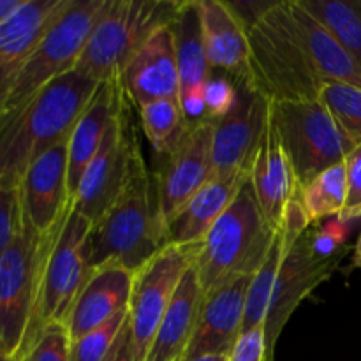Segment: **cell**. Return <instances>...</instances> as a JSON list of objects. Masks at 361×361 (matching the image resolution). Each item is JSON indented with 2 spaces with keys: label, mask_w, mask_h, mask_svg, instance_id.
I'll return each mask as SVG.
<instances>
[{
  "label": "cell",
  "mask_w": 361,
  "mask_h": 361,
  "mask_svg": "<svg viewBox=\"0 0 361 361\" xmlns=\"http://www.w3.org/2000/svg\"><path fill=\"white\" fill-rule=\"evenodd\" d=\"M99 85L71 71L42 88L0 129V190H16L35 159L69 140Z\"/></svg>",
  "instance_id": "6da1fadb"
},
{
  "label": "cell",
  "mask_w": 361,
  "mask_h": 361,
  "mask_svg": "<svg viewBox=\"0 0 361 361\" xmlns=\"http://www.w3.org/2000/svg\"><path fill=\"white\" fill-rule=\"evenodd\" d=\"M92 245L94 268L120 264L133 274L168 245L155 178L148 173L140 148L118 197L94 224Z\"/></svg>",
  "instance_id": "7a4b0ae2"
},
{
  "label": "cell",
  "mask_w": 361,
  "mask_h": 361,
  "mask_svg": "<svg viewBox=\"0 0 361 361\" xmlns=\"http://www.w3.org/2000/svg\"><path fill=\"white\" fill-rule=\"evenodd\" d=\"M277 231L257 204L250 176L228 210L196 243L194 270L204 293L236 277L259 271L270 254Z\"/></svg>",
  "instance_id": "3957f363"
},
{
  "label": "cell",
  "mask_w": 361,
  "mask_h": 361,
  "mask_svg": "<svg viewBox=\"0 0 361 361\" xmlns=\"http://www.w3.org/2000/svg\"><path fill=\"white\" fill-rule=\"evenodd\" d=\"M92 235L94 224L74 210L73 201L46 247L39 277L37 302L23 351L42 328L51 324L66 326L74 303L94 274Z\"/></svg>",
  "instance_id": "277c9868"
},
{
  "label": "cell",
  "mask_w": 361,
  "mask_h": 361,
  "mask_svg": "<svg viewBox=\"0 0 361 361\" xmlns=\"http://www.w3.org/2000/svg\"><path fill=\"white\" fill-rule=\"evenodd\" d=\"M182 2L108 0L74 71L104 83L118 80L134 53L162 27L171 25Z\"/></svg>",
  "instance_id": "5b68a950"
},
{
  "label": "cell",
  "mask_w": 361,
  "mask_h": 361,
  "mask_svg": "<svg viewBox=\"0 0 361 361\" xmlns=\"http://www.w3.org/2000/svg\"><path fill=\"white\" fill-rule=\"evenodd\" d=\"M106 6L108 0H71L18 74L0 113V129L42 88L74 71Z\"/></svg>",
  "instance_id": "8992f818"
},
{
  "label": "cell",
  "mask_w": 361,
  "mask_h": 361,
  "mask_svg": "<svg viewBox=\"0 0 361 361\" xmlns=\"http://www.w3.org/2000/svg\"><path fill=\"white\" fill-rule=\"evenodd\" d=\"M270 116L298 190L355 148L321 99L270 102Z\"/></svg>",
  "instance_id": "52a82bcc"
},
{
  "label": "cell",
  "mask_w": 361,
  "mask_h": 361,
  "mask_svg": "<svg viewBox=\"0 0 361 361\" xmlns=\"http://www.w3.org/2000/svg\"><path fill=\"white\" fill-rule=\"evenodd\" d=\"M55 229L41 236L21 215L20 231L0 257V355L18 358L23 351L37 302L42 259Z\"/></svg>",
  "instance_id": "ba28073f"
},
{
  "label": "cell",
  "mask_w": 361,
  "mask_h": 361,
  "mask_svg": "<svg viewBox=\"0 0 361 361\" xmlns=\"http://www.w3.org/2000/svg\"><path fill=\"white\" fill-rule=\"evenodd\" d=\"M249 39L250 83L271 102L319 99L324 81L289 35L264 14L245 28Z\"/></svg>",
  "instance_id": "9c48e42d"
},
{
  "label": "cell",
  "mask_w": 361,
  "mask_h": 361,
  "mask_svg": "<svg viewBox=\"0 0 361 361\" xmlns=\"http://www.w3.org/2000/svg\"><path fill=\"white\" fill-rule=\"evenodd\" d=\"M194 245L168 243L143 268L134 274L129 300V324L133 334L134 360H147L157 328L182 282L194 263Z\"/></svg>",
  "instance_id": "30bf717a"
},
{
  "label": "cell",
  "mask_w": 361,
  "mask_h": 361,
  "mask_svg": "<svg viewBox=\"0 0 361 361\" xmlns=\"http://www.w3.org/2000/svg\"><path fill=\"white\" fill-rule=\"evenodd\" d=\"M212 134L214 120L187 122L180 141L164 155V164L154 176L166 233L182 208L214 178Z\"/></svg>",
  "instance_id": "8fae6325"
},
{
  "label": "cell",
  "mask_w": 361,
  "mask_h": 361,
  "mask_svg": "<svg viewBox=\"0 0 361 361\" xmlns=\"http://www.w3.org/2000/svg\"><path fill=\"white\" fill-rule=\"evenodd\" d=\"M270 102L250 83L236 85V102L231 111L214 120V176L250 175L254 157L270 122Z\"/></svg>",
  "instance_id": "7c38bea8"
},
{
  "label": "cell",
  "mask_w": 361,
  "mask_h": 361,
  "mask_svg": "<svg viewBox=\"0 0 361 361\" xmlns=\"http://www.w3.org/2000/svg\"><path fill=\"white\" fill-rule=\"evenodd\" d=\"M137 148L140 147L123 106L109 126L101 148L88 164L73 197L74 210L81 217L95 224L106 214L126 185L130 162Z\"/></svg>",
  "instance_id": "4fadbf2b"
},
{
  "label": "cell",
  "mask_w": 361,
  "mask_h": 361,
  "mask_svg": "<svg viewBox=\"0 0 361 361\" xmlns=\"http://www.w3.org/2000/svg\"><path fill=\"white\" fill-rule=\"evenodd\" d=\"M267 16L298 46L321 80L361 88L360 67L338 44L330 30L310 14L300 0L277 2L268 11Z\"/></svg>",
  "instance_id": "5bb4252c"
},
{
  "label": "cell",
  "mask_w": 361,
  "mask_h": 361,
  "mask_svg": "<svg viewBox=\"0 0 361 361\" xmlns=\"http://www.w3.org/2000/svg\"><path fill=\"white\" fill-rule=\"evenodd\" d=\"M342 259L319 261L312 256L307 243L305 233L284 256L275 281L270 310L264 321V338H267V361H274L275 344L284 331L300 303L312 295L317 286L334 275Z\"/></svg>",
  "instance_id": "9a60e30c"
},
{
  "label": "cell",
  "mask_w": 361,
  "mask_h": 361,
  "mask_svg": "<svg viewBox=\"0 0 361 361\" xmlns=\"http://www.w3.org/2000/svg\"><path fill=\"white\" fill-rule=\"evenodd\" d=\"M67 168L69 155L66 140L35 159L18 187L21 215L41 236L49 235L62 222L73 203Z\"/></svg>",
  "instance_id": "2e32d148"
},
{
  "label": "cell",
  "mask_w": 361,
  "mask_h": 361,
  "mask_svg": "<svg viewBox=\"0 0 361 361\" xmlns=\"http://www.w3.org/2000/svg\"><path fill=\"white\" fill-rule=\"evenodd\" d=\"M136 108L159 99H178L180 73L171 27H162L137 49L118 78Z\"/></svg>",
  "instance_id": "e0dca14e"
},
{
  "label": "cell",
  "mask_w": 361,
  "mask_h": 361,
  "mask_svg": "<svg viewBox=\"0 0 361 361\" xmlns=\"http://www.w3.org/2000/svg\"><path fill=\"white\" fill-rule=\"evenodd\" d=\"M250 277H236L204 293L196 331L182 361L204 355H228L243 328Z\"/></svg>",
  "instance_id": "ac0fdd59"
},
{
  "label": "cell",
  "mask_w": 361,
  "mask_h": 361,
  "mask_svg": "<svg viewBox=\"0 0 361 361\" xmlns=\"http://www.w3.org/2000/svg\"><path fill=\"white\" fill-rule=\"evenodd\" d=\"M69 2L25 0L20 9L0 25V113L25 62Z\"/></svg>",
  "instance_id": "d6986e66"
},
{
  "label": "cell",
  "mask_w": 361,
  "mask_h": 361,
  "mask_svg": "<svg viewBox=\"0 0 361 361\" xmlns=\"http://www.w3.org/2000/svg\"><path fill=\"white\" fill-rule=\"evenodd\" d=\"M133 282V271L120 264L94 268V274L88 279L66 323L71 342H76L88 331L102 326L129 309Z\"/></svg>",
  "instance_id": "ffe728a7"
},
{
  "label": "cell",
  "mask_w": 361,
  "mask_h": 361,
  "mask_svg": "<svg viewBox=\"0 0 361 361\" xmlns=\"http://www.w3.org/2000/svg\"><path fill=\"white\" fill-rule=\"evenodd\" d=\"M123 106H126V95L120 81H104L99 85L90 104L71 130L67 140V155H69L67 178H69L71 197L76 194L88 164L99 152L109 126L122 111Z\"/></svg>",
  "instance_id": "44dd1931"
},
{
  "label": "cell",
  "mask_w": 361,
  "mask_h": 361,
  "mask_svg": "<svg viewBox=\"0 0 361 361\" xmlns=\"http://www.w3.org/2000/svg\"><path fill=\"white\" fill-rule=\"evenodd\" d=\"M197 4L210 69L224 71L236 85L250 83L249 39L242 21L222 0H197Z\"/></svg>",
  "instance_id": "7402d4cb"
},
{
  "label": "cell",
  "mask_w": 361,
  "mask_h": 361,
  "mask_svg": "<svg viewBox=\"0 0 361 361\" xmlns=\"http://www.w3.org/2000/svg\"><path fill=\"white\" fill-rule=\"evenodd\" d=\"M250 183L264 219L277 231L286 207L298 194V189L271 116L254 157Z\"/></svg>",
  "instance_id": "603a6c76"
},
{
  "label": "cell",
  "mask_w": 361,
  "mask_h": 361,
  "mask_svg": "<svg viewBox=\"0 0 361 361\" xmlns=\"http://www.w3.org/2000/svg\"><path fill=\"white\" fill-rule=\"evenodd\" d=\"M204 291L196 270L190 267L183 275L145 361H182L196 331Z\"/></svg>",
  "instance_id": "cb8c5ba5"
},
{
  "label": "cell",
  "mask_w": 361,
  "mask_h": 361,
  "mask_svg": "<svg viewBox=\"0 0 361 361\" xmlns=\"http://www.w3.org/2000/svg\"><path fill=\"white\" fill-rule=\"evenodd\" d=\"M250 175L214 176L168 226V243L194 245L204 238L229 204L238 196Z\"/></svg>",
  "instance_id": "d4e9b609"
},
{
  "label": "cell",
  "mask_w": 361,
  "mask_h": 361,
  "mask_svg": "<svg viewBox=\"0 0 361 361\" xmlns=\"http://www.w3.org/2000/svg\"><path fill=\"white\" fill-rule=\"evenodd\" d=\"M173 39H175L176 62L180 73V92L203 87L210 78V66L204 51L203 25H201L200 4L182 2L175 20L171 21Z\"/></svg>",
  "instance_id": "484cf974"
},
{
  "label": "cell",
  "mask_w": 361,
  "mask_h": 361,
  "mask_svg": "<svg viewBox=\"0 0 361 361\" xmlns=\"http://www.w3.org/2000/svg\"><path fill=\"white\" fill-rule=\"evenodd\" d=\"M361 69V0H300Z\"/></svg>",
  "instance_id": "4316f807"
},
{
  "label": "cell",
  "mask_w": 361,
  "mask_h": 361,
  "mask_svg": "<svg viewBox=\"0 0 361 361\" xmlns=\"http://www.w3.org/2000/svg\"><path fill=\"white\" fill-rule=\"evenodd\" d=\"M298 200L310 226H317L331 217H341L348 201L345 164L331 166L298 190Z\"/></svg>",
  "instance_id": "83f0119b"
},
{
  "label": "cell",
  "mask_w": 361,
  "mask_h": 361,
  "mask_svg": "<svg viewBox=\"0 0 361 361\" xmlns=\"http://www.w3.org/2000/svg\"><path fill=\"white\" fill-rule=\"evenodd\" d=\"M141 127L157 154L166 155L182 137L187 127L178 99H159L137 108Z\"/></svg>",
  "instance_id": "f1b7e54d"
},
{
  "label": "cell",
  "mask_w": 361,
  "mask_h": 361,
  "mask_svg": "<svg viewBox=\"0 0 361 361\" xmlns=\"http://www.w3.org/2000/svg\"><path fill=\"white\" fill-rule=\"evenodd\" d=\"M284 245H282L281 235L275 236V242L271 245L270 254L263 267L259 268L256 275L252 277L247 293L245 302V316H243V328L242 331L254 330V328L264 326V321L268 317L270 310L271 295H274L275 281H277L279 270H281L282 259H284Z\"/></svg>",
  "instance_id": "f546056e"
},
{
  "label": "cell",
  "mask_w": 361,
  "mask_h": 361,
  "mask_svg": "<svg viewBox=\"0 0 361 361\" xmlns=\"http://www.w3.org/2000/svg\"><path fill=\"white\" fill-rule=\"evenodd\" d=\"M319 99L353 147L361 143V88L324 81Z\"/></svg>",
  "instance_id": "4dcf8cb0"
},
{
  "label": "cell",
  "mask_w": 361,
  "mask_h": 361,
  "mask_svg": "<svg viewBox=\"0 0 361 361\" xmlns=\"http://www.w3.org/2000/svg\"><path fill=\"white\" fill-rule=\"evenodd\" d=\"M129 321V310H123L102 326L88 331L76 342H71V361H104Z\"/></svg>",
  "instance_id": "1f68e13d"
},
{
  "label": "cell",
  "mask_w": 361,
  "mask_h": 361,
  "mask_svg": "<svg viewBox=\"0 0 361 361\" xmlns=\"http://www.w3.org/2000/svg\"><path fill=\"white\" fill-rule=\"evenodd\" d=\"M20 361H71V338L67 328L62 324H51L39 331L18 358Z\"/></svg>",
  "instance_id": "d6a6232c"
},
{
  "label": "cell",
  "mask_w": 361,
  "mask_h": 361,
  "mask_svg": "<svg viewBox=\"0 0 361 361\" xmlns=\"http://www.w3.org/2000/svg\"><path fill=\"white\" fill-rule=\"evenodd\" d=\"M207 115L210 120H217L231 111L236 102V85L226 74L222 76H210L201 87Z\"/></svg>",
  "instance_id": "836d02e7"
},
{
  "label": "cell",
  "mask_w": 361,
  "mask_h": 361,
  "mask_svg": "<svg viewBox=\"0 0 361 361\" xmlns=\"http://www.w3.org/2000/svg\"><path fill=\"white\" fill-rule=\"evenodd\" d=\"M21 226L20 194L16 190H0V257L9 249Z\"/></svg>",
  "instance_id": "e575fe53"
},
{
  "label": "cell",
  "mask_w": 361,
  "mask_h": 361,
  "mask_svg": "<svg viewBox=\"0 0 361 361\" xmlns=\"http://www.w3.org/2000/svg\"><path fill=\"white\" fill-rule=\"evenodd\" d=\"M344 164L348 176V201L341 219L353 222L361 217V143L349 152Z\"/></svg>",
  "instance_id": "d590c367"
},
{
  "label": "cell",
  "mask_w": 361,
  "mask_h": 361,
  "mask_svg": "<svg viewBox=\"0 0 361 361\" xmlns=\"http://www.w3.org/2000/svg\"><path fill=\"white\" fill-rule=\"evenodd\" d=\"M229 361H267V338L264 326L242 331L229 353Z\"/></svg>",
  "instance_id": "8d00e7d4"
},
{
  "label": "cell",
  "mask_w": 361,
  "mask_h": 361,
  "mask_svg": "<svg viewBox=\"0 0 361 361\" xmlns=\"http://www.w3.org/2000/svg\"><path fill=\"white\" fill-rule=\"evenodd\" d=\"M178 101H180V106H182L183 116H185V120L189 123H196V122H201V120L208 118L207 104H204L201 87L189 88V90L180 92Z\"/></svg>",
  "instance_id": "74e56055"
},
{
  "label": "cell",
  "mask_w": 361,
  "mask_h": 361,
  "mask_svg": "<svg viewBox=\"0 0 361 361\" xmlns=\"http://www.w3.org/2000/svg\"><path fill=\"white\" fill-rule=\"evenodd\" d=\"M245 28L259 23L277 2H226Z\"/></svg>",
  "instance_id": "f35d334b"
},
{
  "label": "cell",
  "mask_w": 361,
  "mask_h": 361,
  "mask_svg": "<svg viewBox=\"0 0 361 361\" xmlns=\"http://www.w3.org/2000/svg\"><path fill=\"white\" fill-rule=\"evenodd\" d=\"M104 361H136L134 360V345H133V334H130V324L127 321V324L123 326L122 334L116 338L115 345L109 351V355L106 356Z\"/></svg>",
  "instance_id": "ab89813d"
},
{
  "label": "cell",
  "mask_w": 361,
  "mask_h": 361,
  "mask_svg": "<svg viewBox=\"0 0 361 361\" xmlns=\"http://www.w3.org/2000/svg\"><path fill=\"white\" fill-rule=\"evenodd\" d=\"M23 2L25 0H0V25L6 23Z\"/></svg>",
  "instance_id": "60d3db41"
},
{
  "label": "cell",
  "mask_w": 361,
  "mask_h": 361,
  "mask_svg": "<svg viewBox=\"0 0 361 361\" xmlns=\"http://www.w3.org/2000/svg\"><path fill=\"white\" fill-rule=\"evenodd\" d=\"M353 267L360 268L361 270V233H360L358 240H356L355 250H353Z\"/></svg>",
  "instance_id": "b9f144b4"
},
{
  "label": "cell",
  "mask_w": 361,
  "mask_h": 361,
  "mask_svg": "<svg viewBox=\"0 0 361 361\" xmlns=\"http://www.w3.org/2000/svg\"><path fill=\"white\" fill-rule=\"evenodd\" d=\"M187 361H229L228 355H204V356H197V358L187 360Z\"/></svg>",
  "instance_id": "7bdbcfd3"
},
{
  "label": "cell",
  "mask_w": 361,
  "mask_h": 361,
  "mask_svg": "<svg viewBox=\"0 0 361 361\" xmlns=\"http://www.w3.org/2000/svg\"><path fill=\"white\" fill-rule=\"evenodd\" d=\"M0 361H20L18 358H14V356H7V355H0Z\"/></svg>",
  "instance_id": "ee69618b"
}]
</instances>
